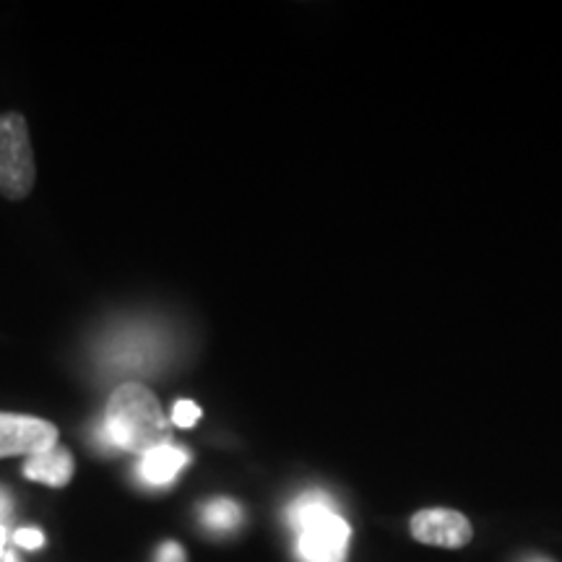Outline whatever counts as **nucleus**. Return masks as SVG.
Segmentation results:
<instances>
[{"label": "nucleus", "instance_id": "1", "mask_svg": "<svg viewBox=\"0 0 562 562\" xmlns=\"http://www.w3.org/2000/svg\"><path fill=\"white\" fill-rule=\"evenodd\" d=\"M172 438L159 398L144 383H123L112 391L102 422L104 446L128 453H149Z\"/></svg>", "mask_w": 562, "mask_h": 562}, {"label": "nucleus", "instance_id": "2", "mask_svg": "<svg viewBox=\"0 0 562 562\" xmlns=\"http://www.w3.org/2000/svg\"><path fill=\"white\" fill-rule=\"evenodd\" d=\"M286 521L294 529L300 562H347L351 529L328 492H302L286 510Z\"/></svg>", "mask_w": 562, "mask_h": 562}, {"label": "nucleus", "instance_id": "3", "mask_svg": "<svg viewBox=\"0 0 562 562\" xmlns=\"http://www.w3.org/2000/svg\"><path fill=\"white\" fill-rule=\"evenodd\" d=\"M37 180V165L30 140L26 117L21 112L0 115V195L21 201L32 193Z\"/></svg>", "mask_w": 562, "mask_h": 562}, {"label": "nucleus", "instance_id": "4", "mask_svg": "<svg viewBox=\"0 0 562 562\" xmlns=\"http://www.w3.org/2000/svg\"><path fill=\"white\" fill-rule=\"evenodd\" d=\"M58 446V427L53 422L26 414L0 412V459L30 456Z\"/></svg>", "mask_w": 562, "mask_h": 562}, {"label": "nucleus", "instance_id": "5", "mask_svg": "<svg viewBox=\"0 0 562 562\" xmlns=\"http://www.w3.org/2000/svg\"><path fill=\"white\" fill-rule=\"evenodd\" d=\"M472 533V524H469V518L459 510L427 508L419 510L417 516L412 518V537L422 544L456 550V547L469 544Z\"/></svg>", "mask_w": 562, "mask_h": 562}, {"label": "nucleus", "instance_id": "6", "mask_svg": "<svg viewBox=\"0 0 562 562\" xmlns=\"http://www.w3.org/2000/svg\"><path fill=\"white\" fill-rule=\"evenodd\" d=\"M74 456H70L68 448L58 446L47 448V451L34 453L24 461V476L32 482L47 484V487H66V484L74 480Z\"/></svg>", "mask_w": 562, "mask_h": 562}, {"label": "nucleus", "instance_id": "7", "mask_svg": "<svg viewBox=\"0 0 562 562\" xmlns=\"http://www.w3.org/2000/svg\"><path fill=\"white\" fill-rule=\"evenodd\" d=\"M188 461H191L188 451L167 442V446H159L154 448V451L140 456L138 474L149 487H167V484L178 480V474L188 467Z\"/></svg>", "mask_w": 562, "mask_h": 562}, {"label": "nucleus", "instance_id": "8", "mask_svg": "<svg viewBox=\"0 0 562 562\" xmlns=\"http://www.w3.org/2000/svg\"><path fill=\"white\" fill-rule=\"evenodd\" d=\"M201 521L209 531L229 533L243 524V508L229 497H214V501L203 505Z\"/></svg>", "mask_w": 562, "mask_h": 562}, {"label": "nucleus", "instance_id": "9", "mask_svg": "<svg viewBox=\"0 0 562 562\" xmlns=\"http://www.w3.org/2000/svg\"><path fill=\"white\" fill-rule=\"evenodd\" d=\"M201 419V406L195 402H178L172 409V422L182 430H191L195 422Z\"/></svg>", "mask_w": 562, "mask_h": 562}, {"label": "nucleus", "instance_id": "10", "mask_svg": "<svg viewBox=\"0 0 562 562\" xmlns=\"http://www.w3.org/2000/svg\"><path fill=\"white\" fill-rule=\"evenodd\" d=\"M13 542H16L21 550H40L45 544V533L40 529H19L13 533Z\"/></svg>", "mask_w": 562, "mask_h": 562}, {"label": "nucleus", "instance_id": "11", "mask_svg": "<svg viewBox=\"0 0 562 562\" xmlns=\"http://www.w3.org/2000/svg\"><path fill=\"white\" fill-rule=\"evenodd\" d=\"M157 562H188L186 560V550L178 542H167L159 547V554H157Z\"/></svg>", "mask_w": 562, "mask_h": 562}, {"label": "nucleus", "instance_id": "12", "mask_svg": "<svg viewBox=\"0 0 562 562\" xmlns=\"http://www.w3.org/2000/svg\"><path fill=\"white\" fill-rule=\"evenodd\" d=\"M0 562H19V560H16V554H13V552H5L3 560H0Z\"/></svg>", "mask_w": 562, "mask_h": 562}, {"label": "nucleus", "instance_id": "13", "mask_svg": "<svg viewBox=\"0 0 562 562\" xmlns=\"http://www.w3.org/2000/svg\"><path fill=\"white\" fill-rule=\"evenodd\" d=\"M524 562H552V560H547V558H539V554H533V558H526Z\"/></svg>", "mask_w": 562, "mask_h": 562}]
</instances>
